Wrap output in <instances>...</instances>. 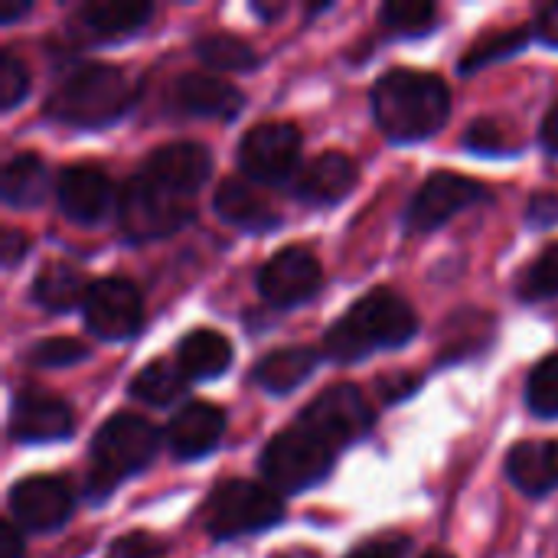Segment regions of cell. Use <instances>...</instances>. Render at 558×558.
<instances>
[{
	"instance_id": "3957f363",
	"label": "cell",
	"mask_w": 558,
	"mask_h": 558,
	"mask_svg": "<svg viewBox=\"0 0 558 558\" xmlns=\"http://www.w3.org/2000/svg\"><path fill=\"white\" fill-rule=\"evenodd\" d=\"M134 101L131 78L118 65L88 62L65 75L46 98V114L72 128H105Z\"/></svg>"
},
{
	"instance_id": "30bf717a",
	"label": "cell",
	"mask_w": 558,
	"mask_h": 558,
	"mask_svg": "<svg viewBox=\"0 0 558 558\" xmlns=\"http://www.w3.org/2000/svg\"><path fill=\"white\" fill-rule=\"evenodd\" d=\"M484 196H487V190L464 173H451V170L432 173L422 183V190L415 193V199L409 203L405 226H409V232L438 229L441 222H448L451 216H458L461 209H468L471 203H477Z\"/></svg>"
},
{
	"instance_id": "7bdbcfd3",
	"label": "cell",
	"mask_w": 558,
	"mask_h": 558,
	"mask_svg": "<svg viewBox=\"0 0 558 558\" xmlns=\"http://www.w3.org/2000/svg\"><path fill=\"white\" fill-rule=\"evenodd\" d=\"M26 10H29V3H10V7L0 13V20H3V23H13V20H16L20 13H26Z\"/></svg>"
},
{
	"instance_id": "6da1fadb",
	"label": "cell",
	"mask_w": 558,
	"mask_h": 558,
	"mask_svg": "<svg viewBox=\"0 0 558 558\" xmlns=\"http://www.w3.org/2000/svg\"><path fill=\"white\" fill-rule=\"evenodd\" d=\"M373 111L392 141H425L445 128L451 114V92L432 72L389 69L373 85Z\"/></svg>"
},
{
	"instance_id": "7402d4cb",
	"label": "cell",
	"mask_w": 558,
	"mask_h": 558,
	"mask_svg": "<svg viewBox=\"0 0 558 558\" xmlns=\"http://www.w3.org/2000/svg\"><path fill=\"white\" fill-rule=\"evenodd\" d=\"M88 281L82 275V268L69 265V262H49L36 281H33V301L52 314L59 311H72L78 304H85V294H88Z\"/></svg>"
},
{
	"instance_id": "d6a6232c",
	"label": "cell",
	"mask_w": 558,
	"mask_h": 558,
	"mask_svg": "<svg viewBox=\"0 0 558 558\" xmlns=\"http://www.w3.org/2000/svg\"><path fill=\"white\" fill-rule=\"evenodd\" d=\"M88 356V347L85 343H78V340H72V337H49V340H39L29 353H26V360L33 363V366H43V369H49V366H72V363H78V360H85Z\"/></svg>"
},
{
	"instance_id": "e575fe53",
	"label": "cell",
	"mask_w": 558,
	"mask_h": 558,
	"mask_svg": "<svg viewBox=\"0 0 558 558\" xmlns=\"http://www.w3.org/2000/svg\"><path fill=\"white\" fill-rule=\"evenodd\" d=\"M464 144L471 150H477V154H507V150H513V144L507 141V131L497 121H487V118H481V121H474L468 128Z\"/></svg>"
},
{
	"instance_id": "cb8c5ba5",
	"label": "cell",
	"mask_w": 558,
	"mask_h": 558,
	"mask_svg": "<svg viewBox=\"0 0 558 558\" xmlns=\"http://www.w3.org/2000/svg\"><path fill=\"white\" fill-rule=\"evenodd\" d=\"M180 369L190 379H213L222 376L232 363V347L216 330H193L180 340Z\"/></svg>"
},
{
	"instance_id": "8992f818",
	"label": "cell",
	"mask_w": 558,
	"mask_h": 558,
	"mask_svg": "<svg viewBox=\"0 0 558 558\" xmlns=\"http://www.w3.org/2000/svg\"><path fill=\"white\" fill-rule=\"evenodd\" d=\"M281 517H284L281 497L255 481H222L209 494V507H206V526L216 539L271 530Z\"/></svg>"
},
{
	"instance_id": "8d00e7d4",
	"label": "cell",
	"mask_w": 558,
	"mask_h": 558,
	"mask_svg": "<svg viewBox=\"0 0 558 558\" xmlns=\"http://www.w3.org/2000/svg\"><path fill=\"white\" fill-rule=\"evenodd\" d=\"M409 539L405 536H376L363 546H356L347 558H405Z\"/></svg>"
},
{
	"instance_id": "d4e9b609",
	"label": "cell",
	"mask_w": 558,
	"mask_h": 558,
	"mask_svg": "<svg viewBox=\"0 0 558 558\" xmlns=\"http://www.w3.org/2000/svg\"><path fill=\"white\" fill-rule=\"evenodd\" d=\"M0 193L10 206H39L49 193V170L36 154H16L0 177Z\"/></svg>"
},
{
	"instance_id": "d590c367",
	"label": "cell",
	"mask_w": 558,
	"mask_h": 558,
	"mask_svg": "<svg viewBox=\"0 0 558 558\" xmlns=\"http://www.w3.org/2000/svg\"><path fill=\"white\" fill-rule=\"evenodd\" d=\"M105 558H167V549L150 533H124L108 546Z\"/></svg>"
},
{
	"instance_id": "484cf974",
	"label": "cell",
	"mask_w": 558,
	"mask_h": 558,
	"mask_svg": "<svg viewBox=\"0 0 558 558\" xmlns=\"http://www.w3.org/2000/svg\"><path fill=\"white\" fill-rule=\"evenodd\" d=\"M150 16V3L137 0H98L82 7V23L95 36H128Z\"/></svg>"
},
{
	"instance_id": "8fae6325",
	"label": "cell",
	"mask_w": 558,
	"mask_h": 558,
	"mask_svg": "<svg viewBox=\"0 0 558 558\" xmlns=\"http://www.w3.org/2000/svg\"><path fill=\"white\" fill-rule=\"evenodd\" d=\"M82 314L95 337L118 343L141 327V294L128 278H101L92 281Z\"/></svg>"
},
{
	"instance_id": "83f0119b",
	"label": "cell",
	"mask_w": 558,
	"mask_h": 558,
	"mask_svg": "<svg viewBox=\"0 0 558 558\" xmlns=\"http://www.w3.org/2000/svg\"><path fill=\"white\" fill-rule=\"evenodd\" d=\"M196 56L209 65V69H219V72H245L252 69L258 59L252 52V46L232 33H209V36H199L196 39Z\"/></svg>"
},
{
	"instance_id": "277c9868",
	"label": "cell",
	"mask_w": 558,
	"mask_h": 558,
	"mask_svg": "<svg viewBox=\"0 0 558 558\" xmlns=\"http://www.w3.org/2000/svg\"><path fill=\"white\" fill-rule=\"evenodd\" d=\"M157 454V432L141 415L118 412L92 438V477L88 490L95 500L108 497L128 474L147 468Z\"/></svg>"
},
{
	"instance_id": "44dd1931",
	"label": "cell",
	"mask_w": 558,
	"mask_h": 558,
	"mask_svg": "<svg viewBox=\"0 0 558 558\" xmlns=\"http://www.w3.org/2000/svg\"><path fill=\"white\" fill-rule=\"evenodd\" d=\"M213 206H216V213H219L226 222H232V226H239V229H265V226L275 222L271 206H268V203L262 199V193H258L248 180H242V177L222 180V183L216 186Z\"/></svg>"
},
{
	"instance_id": "4fadbf2b",
	"label": "cell",
	"mask_w": 558,
	"mask_h": 558,
	"mask_svg": "<svg viewBox=\"0 0 558 558\" xmlns=\"http://www.w3.org/2000/svg\"><path fill=\"white\" fill-rule=\"evenodd\" d=\"M320 281H324L320 262L307 248L291 245V248L275 252L265 262V268L258 275V291L275 307H294V304L311 301L317 294Z\"/></svg>"
},
{
	"instance_id": "1f68e13d",
	"label": "cell",
	"mask_w": 558,
	"mask_h": 558,
	"mask_svg": "<svg viewBox=\"0 0 558 558\" xmlns=\"http://www.w3.org/2000/svg\"><path fill=\"white\" fill-rule=\"evenodd\" d=\"M523 43H526V29H504V33H490V36H484L477 46H471V49H468V56H464L461 69H464V72L481 69V65H487V62H494V59H504V56L517 52Z\"/></svg>"
},
{
	"instance_id": "7c38bea8",
	"label": "cell",
	"mask_w": 558,
	"mask_h": 558,
	"mask_svg": "<svg viewBox=\"0 0 558 558\" xmlns=\"http://www.w3.org/2000/svg\"><path fill=\"white\" fill-rule=\"evenodd\" d=\"M209 170H213V160H209V150L203 144H193V141H173V144H163L157 147L144 163H141V177L150 180L154 186H160L163 193L177 196V199H186L193 193L203 190V183L209 180Z\"/></svg>"
},
{
	"instance_id": "f1b7e54d",
	"label": "cell",
	"mask_w": 558,
	"mask_h": 558,
	"mask_svg": "<svg viewBox=\"0 0 558 558\" xmlns=\"http://www.w3.org/2000/svg\"><path fill=\"white\" fill-rule=\"evenodd\" d=\"M526 402L536 415L558 418V353L539 360L526 379Z\"/></svg>"
},
{
	"instance_id": "74e56055",
	"label": "cell",
	"mask_w": 558,
	"mask_h": 558,
	"mask_svg": "<svg viewBox=\"0 0 558 558\" xmlns=\"http://www.w3.org/2000/svg\"><path fill=\"white\" fill-rule=\"evenodd\" d=\"M530 222L533 226H553V222H558V196H553V193L533 196V203H530Z\"/></svg>"
},
{
	"instance_id": "b9f144b4",
	"label": "cell",
	"mask_w": 558,
	"mask_h": 558,
	"mask_svg": "<svg viewBox=\"0 0 558 558\" xmlns=\"http://www.w3.org/2000/svg\"><path fill=\"white\" fill-rule=\"evenodd\" d=\"M543 141H546V147L558 154V105L546 114V121H543Z\"/></svg>"
},
{
	"instance_id": "4316f807",
	"label": "cell",
	"mask_w": 558,
	"mask_h": 558,
	"mask_svg": "<svg viewBox=\"0 0 558 558\" xmlns=\"http://www.w3.org/2000/svg\"><path fill=\"white\" fill-rule=\"evenodd\" d=\"M183 386L186 376L180 366H170L167 360H154L131 379V396L147 405H167L183 396Z\"/></svg>"
},
{
	"instance_id": "e0dca14e",
	"label": "cell",
	"mask_w": 558,
	"mask_h": 558,
	"mask_svg": "<svg viewBox=\"0 0 558 558\" xmlns=\"http://www.w3.org/2000/svg\"><path fill=\"white\" fill-rule=\"evenodd\" d=\"M72 435V409L56 396L26 392L13 402L10 412V438L23 445L59 441Z\"/></svg>"
},
{
	"instance_id": "603a6c76",
	"label": "cell",
	"mask_w": 558,
	"mask_h": 558,
	"mask_svg": "<svg viewBox=\"0 0 558 558\" xmlns=\"http://www.w3.org/2000/svg\"><path fill=\"white\" fill-rule=\"evenodd\" d=\"M314 369H317V353L314 350H307V347H288V350L268 353L255 366V383L265 392H271V396H284V392L298 389L301 383H307Z\"/></svg>"
},
{
	"instance_id": "4dcf8cb0",
	"label": "cell",
	"mask_w": 558,
	"mask_h": 558,
	"mask_svg": "<svg viewBox=\"0 0 558 558\" xmlns=\"http://www.w3.org/2000/svg\"><path fill=\"white\" fill-rule=\"evenodd\" d=\"M523 298L530 301H546V298H556L558 294V242L549 245L546 252H539V258L530 265V271L523 275V284H520Z\"/></svg>"
},
{
	"instance_id": "52a82bcc",
	"label": "cell",
	"mask_w": 558,
	"mask_h": 558,
	"mask_svg": "<svg viewBox=\"0 0 558 558\" xmlns=\"http://www.w3.org/2000/svg\"><path fill=\"white\" fill-rule=\"evenodd\" d=\"M239 163L255 183H288L301 163V134L291 121H262L239 144Z\"/></svg>"
},
{
	"instance_id": "7a4b0ae2",
	"label": "cell",
	"mask_w": 558,
	"mask_h": 558,
	"mask_svg": "<svg viewBox=\"0 0 558 558\" xmlns=\"http://www.w3.org/2000/svg\"><path fill=\"white\" fill-rule=\"evenodd\" d=\"M418 317L405 298L389 288H376L360 298L324 337V350L337 363H356L376 350L402 347L415 337Z\"/></svg>"
},
{
	"instance_id": "60d3db41",
	"label": "cell",
	"mask_w": 558,
	"mask_h": 558,
	"mask_svg": "<svg viewBox=\"0 0 558 558\" xmlns=\"http://www.w3.org/2000/svg\"><path fill=\"white\" fill-rule=\"evenodd\" d=\"M23 252H26V239H23L16 229H7V232H3V248H0L3 265H16Z\"/></svg>"
},
{
	"instance_id": "2e32d148",
	"label": "cell",
	"mask_w": 558,
	"mask_h": 558,
	"mask_svg": "<svg viewBox=\"0 0 558 558\" xmlns=\"http://www.w3.org/2000/svg\"><path fill=\"white\" fill-rule=\"evenodd\" d=\"M170 105L193 118H235L242 108V92L226 78L206 72H186L170 85Z\"/></svg>"
},
{
	"instance_id": "ee69618b",
	"label": "cell",
	"mask_w": 558,
	"mask_h": 558,
	"mask_svg": "<svg viewBox=\"0 0 558 558\" xmlns=\"http://www.w3.org/2000/svg\"><path fill=\"white\" fill-rule=\"evenodd\" d=\"M425 558H454V556H448V553H428Z\"/></svg>"
},
{
	"instance_id": "ffe728a7",
	"label": "cell",
	"mask_w": 558,
	"mask_h": 558,
	"mask_svg": "<svg viewBox=\"0 0 558 558\" xmlns=\"http://www.w3.org/2000/svg\"><path fill=\"white\" fill-rule=\"evenodd\" d=\"M513 487L530 497H543L558 487V441H523L507 458Z\"/></svg>"
},
{
	"instance_id": "5bb4252c",
	"label": "cell",
	"mask_w": 558,
	"mask_h": 558,
	"mask_svg": "<svg viewBox=\"0 0 558 558\" xmlns=\"http://www.w3.org/2000/svg\"><path fill=\"white\" fill-rule=\"evenodd\" d=\"M10 513L20 530L49 533L72 513V490L59 477H26L10 490Z\"/></svg>"
},
{
	"instance_id": "9a60e30c",
	"label": "cell",
	"mask_w": 558,
	"mask_h": 558,
	"mask_svg": "<svg viewBox=\"0 0 558 558\" xmlns=\"http://www.w3.org/2000/svg\"><path fill=\"white\" fill-rule=\"evenodd\" d=\"M59 209L75 222H98L114 203V186L98 167H65L56 180Z\"/></svg>"
},
{
	"instance_id": "5b68a950",
	"label": "cell",
	"mask_w": 558,
	"mask_h": 558,
	"mask_svg": "<svg viewBox=\"0 0 558 558\" xmlns=\"http://www.w3.org/2000/svg\"><path fill=\"white\" fill-rule=\"evenodd\" d=\"M333 448H327L317 435L294 425L278 432L265 454H262V474L275 494H298L324 481V474L333 464Z\"/></svg>"
},
{
	"instance_id": "ba28073f",
	"label": "cell",
	"mask_w": 558,
	"mask_h": 558,
	"mask_svg": "<svg viewBox=\"0 0 558 558\" xmlns=\"http://www.w3.org/2000/svg\"><path fill=\"white\" fill-rule=\"evenodd\" d=\"M121 229L134 239H160L177 232L190 219V203L163 193L141 173H134L118 193Z\"/></svg>"
},
{
	"instance_id": "d6986e66",
	"label": "cell",
	"mask_w": 558,
	"mask_h": 558,
	"mask_svg": "<svg viewBox=\"0 0 558 558\" xmlns=\"http://www.w3.org/2000/svg\"><path fill=\"white\" fill-rule=\"evenodd\" d=\"M353 186H356V163L340 150L320 154L298 177V196L307 203H317V206L340 203L343 196H350Z\"/></svg>"
},
{
	"instance_id": "ac0fdd59",
	"label": "cell",
	"mask_w": 558,
	"mask_h": 558,
	"mask_svg": "<svg viewBox=\"0 0 558 558\" xmlns=\"http://www.w3.org/2000/svg\"><path fill=\"white\" fill-rule=\"evenodd\" d=\"M226 432V412L213 402H190L167 425V445L177 458H203L209 454Z\"/></svg>"
},
{
	"instance_id": "836d02e7",
	"label": "cell",
	"mask_w": 558,
	"mask_h": 558,
	"mask_svg": "<svg viewBox=\"0 0 558 558\" xmlns=\"http://www.w3.org/2000/svg\"><path fill=\"white\" fill-rule=\"evenodd\" d=\"M29 92V75H26V65L10 52L3 49L0 52V108L10 111L20 105V98Z\"/></svg>"
},
{
	"instance_id": "9c48e42d",
	"label": "cell",
	"mask_w": 558,
	"mask_h": 558,
	"mask_svg": "<svg viewBox=\"0 0 558 558\" xmlns=\"http://www.w3.org/2000/svg\"><path fill=\"white\" fill-rule=\"evenodd\" d=\"M298 425L317 435L327 448L340 451L373 425V412L356 386H330L301 412Z\"/></svg>"
},
{
	"instance_id": "f546056e",
	"label": "cell",
	"mask_w": 558,
	"mask_h": 558,
	"mask_svg": "<svg viewBox=\"0 0 558 558\" xmlns=\"http://www.w3.org/2000/svg\"><path fill=\"white\" fill-rule=\"evenodd\" d=\"M379 16L399 36H418V33H428L432 29L438 10L428 0H392V3H386L379 10Z\"/></svg>"
},
{
	"instance_id": "ab89813d",
	"label": "cell",
	"mask_w": 558,
	"mask_h": 558,
	"mask_svg": "<svg viewBox=\"0 0 558 558\" xmlns=\"http://www.w3.org/2000/svg\"><path fill=\"white\" fill-rule=\"evenodd\" d=\"M0 558H23V539L16 523L0 526Z\"/></svg>"
},
{
	"instance_id": "f35d334b",
	"label": "cell",
	"mask_w": 558,
	"mask_h": 558,
	"mask_svg": "<svg viewBox=\"0 0 558 558\" xmlns=\"http://www.w3.org/2000/svg\"><path fill=\"white\" fill-rule=\"evenodd\" d=\"M536 36H539L543 43H549V46H556L558 49V3L546 7V10L539 13V20H536Z\"/></svg>"
}]
</instances>
